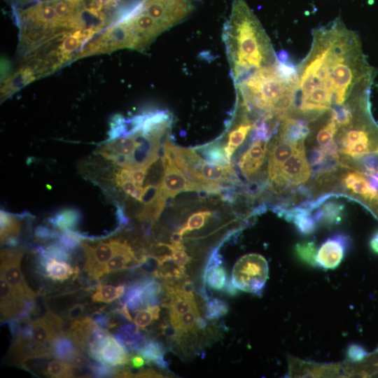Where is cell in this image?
<instances>
[{
    "instance_id": "1",
    "label": "cell",
    "mask_w": 378,
    "mask_h": 378,
    "mask_svg": "<svg viewBox=\"0 0 378 378\" xmlns=\"http://www.w3.org/2000/svg\"><path fill=\"white\" fill-rule=\"evenodd\" d=\"M223 38L235 84L278 61L268 36L244 0L234 1Z\"/></svg>"
},
{
    "instance_id": "2",
    "label": "cell",
    "mask_w": 378,
    "mask_h": 378,
    "mask_svg": "<svg viewBox=\"0 0 378 378\" xmlns=\"http://www.w3.org/2000/svg\"><path fill=\"white\" fill-rule=\"evenodd\" d=\"M268 278V264L257 253L241 257L234 264L232 281L239 290L260 295Z\"/></svg>"
},
{
    "instance_id": "3",
    "label": "cell",
    "mask_w": 378,
    "mask_h": 378,
    "mask_svg": "<svg viewBox=\"0 0 378 378\" xmlns=\"http://www.w3.org/2000/svg\"><path fill=\"white\" fill-rule=\"evenodd\" d=\"M129 48L137 50V38L126 20H120L78 52L75 58Z\"/></svg>"
},
{
    "instance_id": "4",
    "label": "cell",
    "mask_w": 378,
    "mask_h": 378,
    "mask_svg": "<svg viewBox=\"0 0 378 378\" xmlns=\"http://www.w3.org/2000/svg\"><path fill=\"white\" fill-rule=\"evenodd\" d=\"M142 10L164 30L186 18L194 9L195 0H143Z\"/></svg>"
},
{
    "instance_id": "5",
    "label": "cell",
    "mask_w": 378,
    "mask_h": 378,
    "mask_svg": "<svg viewBox=\"0 0 378 378\" xmlns=\"http://www.w3.org/2000/svg\"><path fill=\"white\" fill-rule=\"evenodd\" d=\"M24 247L3 249L1 251V277L24 300H34L36 293L27 285L20 269Z\"/></svg>"
},
{
    "instance_id": "6",
    "label": "cell",
    "mask_w": 378,
    "mask_h": 378,
    "mask_svg": "<svg viewBox=\"0 0 378 378\" xmlns=\"http://www.w3.org/2000/svg\"><path fill=\"white\" fill-rule=\"evenodd\" d=\"M120 242L119 239L95 243L82 241L81 247L85 256L83 270L90 279L97 280L105 275L106 264L116 252Z\"/></svg>"
},
{
    "instance_id": "7",
    "label": "cell",
    "mask_w": 378,
    "mask_h": 378,
    "mask_svg": "<svg viewBox=\"0 0 378 378\" xmlns=\"http://www.w3.org/2000/svg\"><path fill=\"white\" fill-rule=\"evenodd\" d=\"M311 175L309 164L305 155L304 142L281 165L275 178L271 181L278 186H295L304 183Z\"/></svg>"
},
{
    "instance_id": "8",
    "label": "cell",
    "mask_w": 378,
    "mask_h": 378,
    "mask_svg": "<svg viewBox=\"0 0 378 378\" xmlns=\"http://www.w3.org/2000/svg\"><path fill=\"white\" fill-rule=\"evenodd\" d=\"M139 141L140 131L130 136H120L106 141L96 150L95 153L113 162L118 167L130 168Z\"/></svg>"
},
{
    "instance_id": "9",
    "label": "cell",
    "mask_w": 378,
    "mask_h": 378,
    "mask_svg": "<svg viewBox=\"0 0 378 378\" xmlns=\"http://www.w3.org/2000/svg\"><path fill=\"white\" fill-rule=\"evenodd\" d=\"M164 175L160 185L162 194L167 199L186 191L202 192L204 188L186 178V176L172 162L162 157Z\"/></svg>"
},
{
    "instance_id": "10",
    "label": "cell",
    "mask_w": 378,
    "mask_h": 378,
    "mask_svg": "<svg viewBox=\"0 0 378 378\" xmlns=\"http://www.w3.org/2000/svg\"><path fill=\"white\" fill-rule=\"evenodd\" d=\"M351 246L350 238L337 233L329 237L317 252V265L323 269H335L342 262Z\"/></svg>"
},
{
    "instance_id": "11",
    "label": "cell",
    "mask_w": 378,
    "mask_h": 378,
    "mask_svg": "<svg viewBox=\"0 0 378 378\" xmlns=\"http://www.w3.org/2000/svg\"><path fill=\"white\" fill-rule=\"evenodd\" d=\"M31 362L27 360L22 368L34 374H41L48 377H74L77 374L81 376L83 370L71 363L50 358H35Z\"/></svg>"
},
{
    "instance_id": "12",
    "label": "cell",
    "mask_w": 378,
    "mask_h": 378,
    "mask_svg": "<svg viewBox=\"0 0 378 378\" xmlns=\"http://www.w3.org/2000/svg\"><path fill=\"white\" fill-rule=\"evenodd\" d=\"M268 141L253 139L252 144L240 158L238 165L246 178L254 176L263 164L267 150Z\"/></svg>"
},
{
    "instance_id": "13",
    "label": "cell",
    "mask_w": 378,
    "mask_h": 378,
    "mask_svg": "<svg viewBox=\"0 0 378 378\" xmlns=\"http://www.w3.org/2000/svg\"><path fill=\"white\" fill-rule=\"evenodd\" d=\"M300 143L295 144L279 136L276 137L269 151L267 174L270 182L275 178L281 165L294 153Z\"/></svg>"
},
{
    "instance_id": "14",
    "label": "cell",
    "mask_w": 378,
    "mask_h": 378,
    "mask_svg": "<svg viewBox=\"0 0 378 378\" xmlns=\"http://www.w3.org/2000/svg\"><path fill=\"white\" fill-rule=\"evenodd\" d=\"M131 355L111 335L99 351L95 360L111 367L123 366L129 364Z\"/></svg>"
},
{
    "instance_id": "15",
    "label": "cell",
    "mask_w": 378,
    "mask_h": 378,
    "mask_svg": "<svg viewBox=\"0 0 378 378\" xmlns=\"http://www.w3.org/2000/svg\"><path fill=\"white\" fill-rule=\"evenodd\" d=\"M1 319L4 322L16 316L24 309V300L18 296L2 277L0 281Z\"/></svg>"
},
{
    "instance_id": "16",
    "label": "cell",
    "mask_w": 378,
    "mask_h": 378,
    "mask_svg": "<svg viewBox=\"0 0 378 378\" xmlns=\"http://www.w3.org/2000/svg\"><path fill=\"white\" fill-rule=\"evenodd\" d=\"M114 337L130 354H138L146 341L139 327L132 323L120 326Z\"/></svg>"
},
{
    "instance_id": "17",
    "label": "cell",
    "mask_w": 378,
    "mask_h": 378,
    "mask_svg": "<svg viewBox=\"0 0 378 378\" xmlns=\"http://www.w3.org/2000/svg\"><path fill=\"white\" fill-rule=\"evenodd\" d=\"M344 183L346 188L351 190L353 193L370 203H378L377 195L370 188L367 178L362 172L348 173L344 178Z\"/></svg>"
},
{
    "instance_id": "18",
    "label": "cell",
    "mask_w": 378,
    "mask_h": 378,
    "mask_svg": "<svg viewBox=\"0 0 378 378\" xmlns=\"http://www.w3.org/2000/svg\"><path fill=\"white\" fill-rule=\"evenodd\" d=\"M52 356L71 363L81 350L76 345L66 331L57 335L50 343Z\"/></svg>"
},
{
    "instance_id": "19",
    "label": "cell",
    "mask_w": 378,
    "mask_h": 378,
    "mask_svg": "<svg viewBox=\"0 0 378 378\" xmlns=\"http://www.w3.org/2000/svg\"><path fill=\"white\" fill-rule=\"evenodd\" d=\"M255 122H251L247 117L239 122L229 133L227 144L224 146L226 157L229 162L236 149L244 141Z\"/></svg>"
},
{
    "instance_id": "20",
    "label": "cell",
    "mask_w": 378,
    "mask_h": 378,
    "mask_svg": "<svg viewBox=\"0 0 378 378\" xmlns=\"http://www.w3.org/2000/svg\"><path fill=\"white\" fill-rule=\"evenodd\" d=\"M78 267L74 268L66 262L48 259L38 273L50 280L63 282L74 274H78Z\"/></svg>"
},
{
    "instance_id": "21",
    "label": "cell",
    "mask_w": 378,
    "mask_h": 378,
    "mask_svg": "<svg viewBox=\"0 0 378 378\" xmlns=\"http://www.w3.org/2000/svg\"><path fill=\"white\" fill-rule=\"evenodd\" d=\"M96 324L90 316H82L71 321L66 332L76 345L85 351L87 338Z\"/></svg>"
},
{
    "instance_id": "22",
    "label": "cell",
    "mask_w": 378,
    "mask_h": 378,
    "mask_svg": "<svg viewBox=\"0 0 378 378\" xmlns=\"http://www.w3.org/2000/svg\"><path fill=\"white\" fill-rule=\"evenodd\" d=\"M166 349L164 344L155 339L146 340L138 354L145 360L146 364H154L164 370L169 368L168 363L164 359Z\"/></svg>"
},
{
    "instance_id": "23",
    "label": "cell",
    "mask_w": 378,
    "mask_h": 378,
    "mask_svg": "<svg viewBox=\"0 0 378 378\" xmlns=\"http://www.w3.org/2000/svg\"><path fill=\"white\" fill-rule=\"evenodd\" d=\"M35 73L29 66H22L7 78L1 87V99H5L22 86L35 79Z\"/></svg>"
},
{
    "instance_id": "24",
    "label": "cell",
    "mask_w": 378,
    "mask_h": 378,
    "mask_svg": "<svg viewBox=\"0 0 378 378\" xmlns=\"http://www.w3.org/2000/svg\"><path fill=\"white\" fill-rule=\"evenodd\" d=\"M81 212L75 208L62 209L48 218V222L55 229L62 232L67 230H75L81 221Z\"/></svg>"
},
{
    "instance_id": "25",
    "label": "cell",
    "mask_w": 378,
    "mask_h": 378,
    "mask_svg": "<svg viewBox=\"0 0 378 378\" xmlns=\"http://www.w3.org/2000/svg\"><path fill=\"white\" fill-rule=\"evenodd\" d=\"M343 211V205L334 201H329L315 211L313 216L318 224L332 226L341 221Z\"/></svg>"
},
{
    "instance_id": "26",
    "label": "cell",
    "mask_w": 378,
    "mask_h": 378,
    "mask_svg": "<svg viewBox=\"0 0 378 378\" xmlns=\"http://www.w3.org/2000/svg\"><path fill=\"white\" fill-rule=\"evenodd\" d=\"M94 32L90 30L76 31L74 34L66 36L59 46V51L62 64L70 59V55L81 46V43L87 38H90Z\"/></svg>"
},
{
    "instance_id": "27",
    "label": "cell",
    "mask_w": 378,
    "mask_h": 378,
    "mask_svg": "<svg viewBox=\"0 0 378 378\" xmlns=\"http://www.w3.org/2000/svg\"><path fill=\"white\" fill-rule=\"evenodd\" d=\"M20 215H14L1 210L0 227H1V244L10 237H18L21 230Z\"/></svg>"
},
{
    "instance_id": "28",
    "label": "cell",
    "mask_w": 378,
    "mask_h": 378,
    "mask_svg": "<svg viewBox=\"0 0 378 378\" xmlns=\"http://www.w3.org/2000/svg\"><path fill=\"white\" fill-rule=\"evenodd\" d=\"M126 286L120 284L116 287L112 285H99L92 295L94 302L110 303L120 298L125 293Z\"/></svg>"
},
{
    "instance_id": "29",
    "label": "cell",
    "mask_w": 378,
    "mask_h": 378,
    "mask_svg": "<svg viewBox=\"0 0 378 378\" xmlns=\"http://www.w3.org/2000/svg\"><path fill=\"white\" fill-rule=\"evenodd\" d=\"M204 155L205 160L214 164L228 165L230 162L228 161L224 146L218 143H211L203 146H200L197 150Z\"/></svg>"
},
{
    "instance_id": "30",
    "label": "cell",
    "mask_w": 378,
    "mask_h": 378,
    "mask_svg": "<svg viewBox=\"0 0 378 378\" xmlns=\"http://www.w3.org/2000/svg\"><path fill=\"white\" fill-rule=\"evenodd\" d=\"M337 122L330 117V119L318 129L316 139L319 147H325L334 141V138L340 129Z\"/></svg>"
},
{
    "instance_id": "31",
    "label": "cell",
    "mask_w": 378,
    "mask_h": 378,
    "mask_svg": "<svg viewBox=\"0 0 378 378\" xmlns=\"http://www.w3.org/2000/svg\"><path fill=\"white\" fill-rule=\"evenodd\" d=\"M211 216L209 210L199 211L192 214L186 223L177 231L182 237L185 234L202 227Z\"/></svg>"
},
{
    "instance_id": "32",
    "label": "cell",
    "mask_w": 378,
    "mask_h": 378,
    "mask_svg": "<svg viewBox=\"0 0 378 378\" xmlns=\"http://www.w3.org/2000/svg\"><path fill=\"white\" fill-rule=\"evenodd\" d=\"M204 285L207 284L209 288L220 290L224 288L227 281V274L225 269L218 266L211 269L204 277Z\"/></svg>"
},
{
    "instance_id": "33",
    "label": "cell",
    "mask_w": 378,
    "mask_h": 378,
    "mask_svg": "<svg viewBox=\"0 0 378 378\" xmlns=\"http://www.w3.org/2000/svg\"><path fill=\"white\" fill-rule=\"evenodd\" d=\"M160 313V305L141 308L136 312L133 321L139 328H144L150 325L153 320L158 319Z\"/></svg>"
},
{
    "instance_id": "34",
    "label": "cell",
    "mask_w": 378,
    "mask_h": 378,
    "mask_svg": "<svg viewBox=\"0 0 378 378\" xmlns=\"http://www.w3.org/2000/svg\"><path fill=\"white\" fill-rule=\"evenodd\" d=\"M295 252L302 262L311 265H317V251L313 241L298 243L295 246Z\"/></svg>"
},
{
    "instance_id": "35",
    "label": "cell",
    "mask_w": 378,
    "mask_h": 378,
    "mask_svg": "<svg viewBox=\"0 0 378 378\" xmlns=\"http://www.w3.org/2000/svg\"><path fill=\"white\" fill-rule=\"evenodd\" d=\"M205 317L209 320L218 319L229 311L227 303L218 298H209L206 300Z\"/></svg>"
},
{
    "instance_id": "36",
    "label": "cell",
    "mask_w": 378,
    "mask_h": 378,
    "mask_svg": "<svg viewBox=\"0 0 378 378\" xmlns=\"http://www.w3.org/2000/svg\"><path fill=\"white\" fill-rule=\"evenodd\" d=\"M57 240V242L69 252H75L79 246H81L83 241L80 232L71 230L62 231Z\"/></svg>"
},
{
    "instance_id": "37",
    "label": "cell",
    "mask_w": 378,
    "mask_h": 378,
    "mask_svg": "<svg viewBox=\"0 0 378 378\" xmlns=\"http://www.w3.org/2000/svg\"><path fill=\"white\" fill-rule=\"evenodd\" d=\"M174 248L172 244L164 243L152 244L149 247V254L155 257L160 262L172 259Z\"/></svg>"
},
{
    "instance_id": "38",
    "label": "cell",
    "mask_w": 378,
    "mask_h": 378,
    "mask_svg": "<svg viewBox=\"0 0 378 378\" xmlns=\"http://www.w3.org/2000/svg\"><path fill=\"white\" fill-rule=\"evenodd\" d=\"M47 258L62 262H70L72 256L69 251L62 246L58 242H51L46 247Z\"/></svg>"
},
{
    "instance_id": "39",
    "label": "cell",
    "mask_w": 378,
    "mask_h": 378,
    "mask_svg": "<svg viewBox=\"0 0 378 378\" xmlns=\"http://www.w3.org/2000/svg\"><path fill=\"white\" fill-rule=\"evenodd\" d=\"M112 314L103 312L102 309L92 313L90 317L100 327L104 329L115 328L118 323L112 317Z\"/></svg>"
},
{
    "instance_id": "40",
    "label": "cell",
    "mask_w": 378,
    "mask_h": 378,
    "mask_svg": "<svg viewBox=\"0 0 378 378\" xmlns=\"http://www.w3.org/2000/svg\"><path fill=\"white\" fill-rule=\"evenodd\" d=\"M59 234L60 233L57 230L50 229L43 225H37L34 232L36 239L41 242L57 239Z\"/></svg>"
},
{
    "instance_id": "41",
    "label": "cell",
    "mask_w": 378,
    "mask_h": 378,
    "mask_svg": "<svg viewBox=\"0 0 378 378\" xmlns=\"http://www.w3.org/2000/svg\"><path fill=\"white\" fill-rule=\"evenodd\" d=\"M118 367H111L102 363L93 364L90 372L94 377H114Z\"/></svg>"
},
{
    "instance_id": "42",
    "label": "cell",
    "mask_w": 378,
    "mask_h": 378,
    "mask_svg": "<svg viewBox=\"0 0 378 378\" xmlns=\"http://www.w3.org/2000/svg\"><path fill=\"white\" fill-rule=\"evenodd\" d=\"M172 260L179 267L186 269L185 266L190 262V257L185 251V248H175Z\"/></svg>"
},
{
    "instance_id": "43",
    "label": "cell",
    "mask_w": 378,
    "mask_h": 378,
    "mask_svg": "<svg viewBox=\"0 0 378 378\" xmlns=\"http://www.w3.org/2000/svg\"><path fill=\"white\" fill-rule=\"evenodd\" d=\"M223 263V258L219 253L217 248L214 249L206 262L204 268L203 277L213 268L221 265Z\"/></svg>"
},
{
    "instance_id": "44",
    "label": "cell",
    "mask_w": 378,
    "mask_h": 378,
    "mask_svg": "<svg viewBox=\"0 0 378 378\" xmlns=\"http://www.w3.org/2000/svg\"><path fill=\"white\" fill-rule=\"evenodd\" d=\"M364 348L358 344H351L347 349V356L353 361H360L366 356Z\"/></svg>"
},
{
    "instance_id": "45",
    "label": "cell",
    "mask_w": 378,
    "mask_h": 378,
    "mask_svg": "<svg viewBox=\"0 0 378 378\" xmlns=\"http://www.w3.org/2000/svg\"><path fill=\"white\" fill-rule=\"evenodd\" d=\"M149 167H140L131 169L132 178L137 186L143 187Z\"/></svg>"
},
{
    "instance_id": "46",
    "label": "cell",
    "mask_w": 378,
    "mask_h": 378,
    "mask_svg": "<svg viewBox=\"0 0 378 378\" xmlns=\"http://www.w3.org/2000/svg\"><path fill=\"white\" fill-rule=\"evenodd\" d=\"M85 310V305L82 303H76L71 306L66 310L65 316L67 319L74 321L82 317Z\"/></svg>"
},
{
    "instance_id": "47",
    "label": "cell",
    "mask_w": 378,
    "mask_h": 378,
    "mask_svg": "<svg viewBox=\"0 0 378 378\" xmlns=\"http://www.w3.org/2000/svg\"><path fill=\"white\" fill-rule=\"evenodd\" d=\"M146 363L144 358L140 354H132L130 358L129 364L136 369H139Z\"/></svg>"
},
{
    "instance_id": "48",
    "label": "cell",
    "mask_w": 378,
    "mask_h": 378,
    "mask_svg": "<svg viewBox=\"0 0 378 378\" xmlns=\"http://www.w3.org/2000/svg\"><path fill=\"white\" fill-rule=\"evenodd\" d=\"M134 377H163V376L153 369H145L136 373Z\"/></svg>"
},
{
    "instance_id": "49",
    "label": "cell",
    "mask_w": 378,
    "mask_h": 378,
    "mask_svg": "<svg viewBox=\"0 0 378 378\" xmlns=\"http://www.w3.org/2000/svg\"><path fill=\"white\" fill-rule=\"evenodd\" d=\"M224 291L232 296L237 295L238 290L237 288L234 285L232 280L227 279V283L224 287Z\"/></svg>"
},
{
    "instance_id": "50",
    "label": "cell",
    "mask_w": 378,
    "mask_h": 378,
    "mask_svg": "<svg viewBox=\"0 0 378 378\" xmlns=\"http://www.w3.org/2000/svg\"><path fill=\"white\" fill-rule=\"evenodd\" d=\"M370 246L373 252L378 254V231L372 237Z\"/></svg>"
}]
</instances>
